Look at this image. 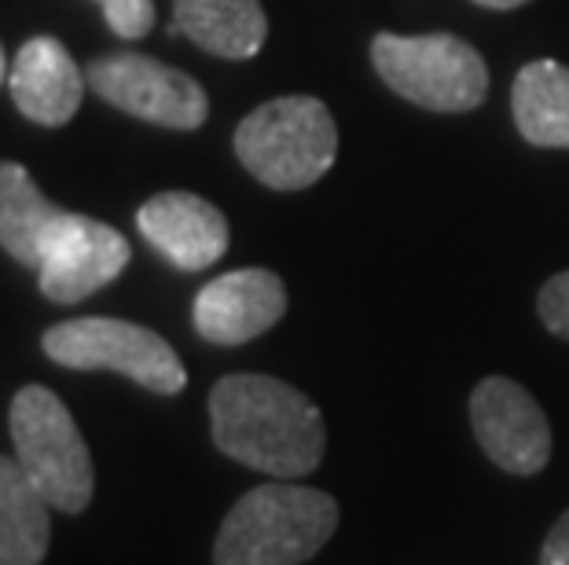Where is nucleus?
<instances>
[{"label":"nucleus","mask_w":569,"mask_h":565,"mask_svg":"<svg viewBox=\"0 0 569 565\" xmlns=\"http://www.w3.org/2000/svg\"><path fill=\"white\" fill-rule=\"evenodd\" d=\"M210 426L228 460L280 481L312 474L327 448L320 407L272 375H224L210 393Z\"/></svg>","instance_id":"nucleus-1"},{"label":"nucleus","mask_w":569,"mask_h":565,"mask_svg":"<svg viewBox=\"0 0 569 565\" xmlns=\"http://www.w3.org/2000/svg\"><path fill=\"white\" fill-rule=\"evenodd\" d=\"M335 525L338 503L327 492L269 481L228 511L213 565H301L335 536Z\"/></svg>","instance_id":"nucleus-2"},{"label":"nucleus","mask_w":569,"mask_h":565,"mask_svg":"<svg viewBox=\"0 0 569 565\" xmlns=\"http://www.w3.org/2000/svg\"><path fill=\"white\" fill-rule=\"evenodd\" d=\"M236 159L272 191L312 188L338 159V125L317 95H280L236 129Z\"/></svg>","instance_id":"nucleus-3"},{"label":"nucleus","mask_w":569,"mask_h":565,"mask_svg":"<svg viewBox=\"0 0 569 565\" xmlns=\"http://www.w3.org/2000/svg\"><path fill=\"white\" fill-rule=\"evenodd\" d=\"M371 63L397 95L427 111L463 114L489 95L486 59L456 33H379L371 41Z\"/></svg>","instance_id":"nucleus-4"},{"label":"nucleus","mask_w":569,"mask_h":565,"mask_svg":"<svg viewBox=\"0 0 569 565\" xmlns=\"http://www.w3.org/2000/svg\"><path fill=\"white\" fill-rule=\"evenodd\" d=\"M11 444L48 507L81 514L92 500V455L74 415L48 386H22L11 401Z\"/></svg>","instance_id":"nucleus-5"},{"label":"nucleus","mask_w":569,"mask_h":565,"mask_svg":"<svg viewBox=\"0 0 569 565\" xmlns=\"http://www.w3.org/2000/svg\"><path fill=\"white\" fill-rule=\"evenodd\" d=\"M48 360L74 371H118L137 386L173 396L188 386V371L162 334L114 316H81L44 331Z\"/></svg>","instance_id":"nucleus-6"},{"label":"nucleus","mask_w":569,"mask_h":565,"mask_svg":"<svg viewBox=\"0 0 569 565\" xmlns=\"http://www.w3.org/2000/svg\"><path fill=\"white\" fill-rule=\"evenodd\" d=\"M89 89L118 111L140 122L191 132L210 118V100L196 78L173 70L143 52H111L96 56L84 67Z\"/></svg>","instance_id":"nucleus-7"},{"label":"nucleus","mask_w":569,"mask_h":565,"mask_svg":"<svg viewBox=\"0 0 569 565\" xmlns=\"http://www.w3.org/2000/svg\"><path fill=\"white\" fill-rule=\"evenodd\" d=\"M126 264L129 243L118 228L63 210V218L52 224L41 246L38 283L48 302L74 305L114 283Z\"/></svg>","instance_id":"nucleus-8"},{"label":"nucleus","mask_w":569,"mask_h":565,"mask_svg":"<svg viewBox=\"0 0 569 565\" xmlns=\"http://www.w3.org/2000/svg\"><path fill=\"white\" fill-rule=\"evenodd\" d=\"M470 426L481 452L507 474H540L551 460V426L543 407L515 379H481L470 393Z\"/></svg>","instance_id":"nucleus-9"},{"label":"nucleus","mask_w":569,"mask_h":565,"mask_svg":"<svg viewBox=\"0 0 569 565\" xmlns=\"http://www.w3.org/2000/svg\"><path fill=\"white\" fill-rule=\"evenodd\" d=\"M287 312V286L269 269H236L206 283L191 320L196 331L213 345H243L272 331Z\"/></svg>","instance_id":"nucleus-10"},{"label":"nucleus","mask_w":569,"mask_h":565,"mask_svg":"<svg viewBox=\"0 0 569 565\" xmlns=\"http://www.w3.org/2000/svg\"><path fill=\"white\" fill-rule=\"evenodd\" d=\"M137 228L159 254L184 272H202L228 250V218L191 191H159L137 210Z\"/></svg>","instance_id":"nucleus-11"},{"label":"nucleus","mask_w":569,"mask_h":565,"mask_svg":"<svg viewBox=\"0 0 569 565\" xmlns=\"http://www.w3.org/2000/svg\"><path fill=\"white\" fill-rule=\"evenodd\" d=\"M8 89L22 118H30L33 125L59 129L81 111L89 81L63 41L30 38L8 70Z\"/></svg>","instance_id":"nucleus-12"},{"label":"nucleus","mask_w":569,"mask_h":565,"mask_svg":"<svg viewBox=\"0 0 569 565\" xmlns=\"http://www.w3.org/2000/svg\"><path fill=\"white\" fill-rule=\"evenodd\" d=\"M202 52L221 59H253L269 38L261 0H173V27Z\"/></svg>","instance_id":"nucleus-13"},{"label":"nucleus","mask_w":569,"mask_h":565,"mask_svg":"<svg viewBox=\"0 0 569 565\" xmlns=\"http://www.w3.org/2000/svg\"><path fill=\"white\" fill-rule=\"evenodd\" d=\"M511 111L518 132L532 148L569 151V67L555 59H532L515 78Z\"/></svg>","instance_id":"nucleus-14"},{"label":"nucleus","mask_w":569,"mask_h":565,"mask_svg":"<svg viewBox=\"0 0 569 565\" xmlns=\"http://www.w3.org/2000/svg\"><path fill=\"white\" fill-rule=\"evenodd\" d=\"M48 500L19 460L0 455V565H41L48 555Z\"/></svg>","instance_id":"nucleus-15"},{"label":"nucleus","mask_w":569,"mask_h":565,"mask_svg":"<svg viewBox=\"0 0 569 565\" xmlns=\"http://www.w3.org/2000/svg\"><path fill=\"white\" fill-rule=\"evenodd\" d=\"M59 218L63 210L33 184L27 165L0 162V246L11 258L27 269H38L41 246Z\"/></svg>","instance_id":"nucleus-16"},{"label":"nucleus","mask_w":569,"mask_h":565,"mask_svg":"<svg viewBox=\"0 0 569 565\" xmlns=\"http://www.w3.org/2000/svg\"><path fill=\"white\" fill-rule=\"evenodd\" d=\"M103 8V19L118 38L140 41L154 27V4L151 0H96Z\"/></svg>","instance_id":"nucleus-17"},{"label":"nucleus","mask_w":569,"mask_h":565,"mask_svg":"<svg viewBox=\"0 0 569 565\" xmlns=\"http://www.w3.org/2000/svg\"><path fill=\"white\" fill-rule=\"evenodd\" d=\"M537 309H540L543 327L569 342V272L551 275V280L540 286Z\"/></svg>","instance_id":"nucleus-18"},{"label":"nucleus","mask_w":569,"mask_h":565,"mask_svg":"<svg viewBox=\"0 0 569 565\" xmlns=\"http://www.w3.org/2000/svg\"><path fill=\"white\" fill-rule=\"evenodd\" d=\"M540 565H569V511L555 522L548 539H543Z\"/></svg>","instance_id":"nucleus-19"},{"label":"nucleus","mask_w":569,"mask_h":565,"mask_svg":"<svg viewBox=\"0 0 569 565\" xmlns=\"http://www.w3.org/2000/svg\"><path fill=\"white\" fill-rule=\"evenodd\" d=\"M481 8H492V11H511V8H522L529 0H475Z\"/></svg>","instance_id":"nucleus-20"},{"label":"nucleus","mask_w":569,"mask_h":565,"mask_svg":"<svg viewBox=\"0 0 569 565\" xmlns=\"http://www.w3.org/2000/svg\"><path fill=\"white\" fill-rule=\"evenodd\" d=\"M4 78H8V63H4V44H0V85H4Z\"/></svg>","instance_id":"nucleus-21"}]
</instances>
